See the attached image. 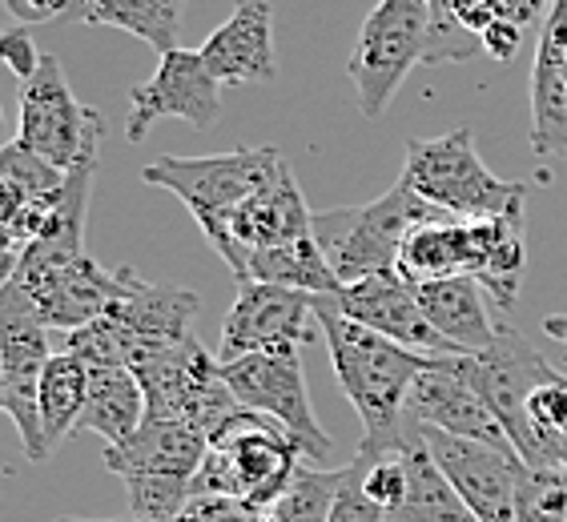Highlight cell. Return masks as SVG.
I'll return each instance as SVG.
<instances>
[{
    "label": "cell",
    "mask_w": 567,
    "mask_h": 522,
    "mask_svg": "<svg viewBox=\"0 0 567 522\" xmlns=\"http://www.w3.org/2000/svg\"><path fill=\"white\" fill-rule=\"evenodd\" d=\"M56 522H121V519H56ZM130 522V519H125Z\"/></svg>",
    "instance_id": "cell-43"
},
{
    "label": "cell",
    "mask_w": 567,
    "mask_h": 522,
    "mask_svg": "<svg viewBox=\"0 0 567 522\" xmlns=\"http://www.w3.org/2000/svg\"><path fill=\"white\" fill-rule=\"evenodd\" d=\"M419 305L431 326L447 337L458 354H483L495 342L499 322L492 317V294L475 278H443V282L415 285Z\"/></svg>",
    "instance_id": "cell-24"
},
{
    "label": "cell",
    "mask_w": 567,
    "mask_h": 522,
    "mask_svg": "<svg viewBox=\"0 0 567 522\" xmlns=\"http://www.w3.org/2000/svg\"><path fill=\"white\" fill-rule=\"evenodd\" d=\"M451 9H455V17L463 24H467L471 33H487L495 21H503L507 12H503L499 0H451Z\"/></svg>",
    "instance_id": "cell-40"
},
{
    "label": "cell",
    "mask_w": 567,
    "mask_h": 522,
    "mask_svg": "<svg viewBox=\"0 0 567 522\" xmlns=\"http://www.w3.org/2000/svg\"><path fill=\"white\" fill-rule=\"evenodd\" d=\"M270 282V285H290L302 294H339L342 282L330 258L322 253V246L310 238L286 241L274 250H254L246 253V282Z\"/></svg>",
    "instance_id": "cell-29"
},
{
    "label": "cell",
    "mask_w": 567,
    "mask_h": 522,
    "mask_svg": "<svg viewBox=\"0 0 567 522\" xmlns=\"http://www.w3.org/2000/svg\"><path fill=\"white\" fill-rule=\"evenodd\" d=\"M515 519L519 522H567V487L559 470L527 467L519 470L515 490Z\"/></svg>",
    "instance_id": "cell-34"
},
{
    "label": "cell",
    "mask_w": 567,
    "mask_h": 522,
    "mask_svg": "<svg viewBox=\"0 0 567 522\" xmlns=\"http://www.w3.org/2000/svg\"><path fill=\"white\" fill-rule=\"evenodd\" d=\"M330 522H386V511H382L374 499H367L354 462H350L347 474H342V487H339V499H334V511H330Z\"/></svg>",
    "instance_id": "cell-35"
},
{
    "label": "cell",
    "mask_w": 567,
    "mask_h": 522,
    "mask_svg": "<svg viewBox=\"0 0 567 522\" xmlns=\"http://www.w3.org/2000/svg\"><path fill=\"white\" fill-rule=\"evenodd\" d=\"M458 358H431V366L419 374L411 394H406V418L419 426H431V430H443V435L471 438V442L495 447L503 455H515L503 426L495 422V414L483 406V398L467 382Z\"/></svg>",
    "instance_id": "cell-14"
},
{
    "label": "cell",
    "mask_w": 567,
    "mask_h": 522,
    "mask_svg": "<svg viewBox=\"0 0 567 522\" xmlns=\"http://www.w3.org/2000/svg\"><path fill=\"white\" fill-rule=\"evenodd\" d=\"M399 455L406 462V499L399 511L386 514V522H480L463 494L451 487V479L439 470L435 455L426 447L423 426H411V435L399 442Z\"/></svg>",
    "instance_id": "cell-25"
},
{
    "label": "cell",
    "mask_w": 567,
    "mask_h": 522,
    "mask_svg": "<svg viewBox=\"0 0 567 522\" xmlns=\"http://www.w3.org/2000/svg\"><path fill=\"white\" fill-rule=\"evenodd\" d=\"M69 169L44 161L41 153L24 149L17 137H12L4 149H0V213L9 209H21L29 201H49L65 189Z\"/></svg>",
    "instance_id": "cell-31"
},
{
    "label": "cell",
    "mask_w": 567,
    "mask_h": 522,
    "mask_svg": "<svg viewBox=\"0 0 567 522\" xmlns=\"http://www.w3.org/2000/svg\"><path fill=\"white\" fill-rule=\"evenodd\" d=\"M221 85H258L278 76L270 0H234V12L197 49Z\"/></svg>",
    "instance_id": "cell-19"
},
{
    "label": "cell",
    "mask_w": 567,
    "mask_h": 522,
    "mask_svg": "<svg viewBox=\"0 0 567 522\" xmlns=\"http://www.w3.org/2000/svg\"><path fill=\"white\" fill-rule=\"evenodd\" d=\"M145 390V414L150 418H174L206 430L209 438L241 410L234 390H229L221 358H214L197 334H189L177 346H162L145 354L133 366Z\"/></svg>",
    "instance_id": "cell-7"
},
{
    "label": "cell",
    "mask_w": 567,
    "mask_h": 522,
    "mask_svg": "<svg viewBox=\"0 0 567 522\" xmlns=\"http://www.w3.org/2000/svg\"><path fill=\"white\" fill-rule=\"evenodd\" d=\"M174 117L194 129H209L221 117V81L209 73L206 56L174 49L157 56V73L130 93V142H145L157 121Z\"/></svg>",
    "instance_id": "cell-13"
},
{
    "label": "cell",
    "mask_w": 567,
    "mask_h": 522,
    "mask_svg": "<svg viewBox=\"0 0 567 522\" xmlns=\"http://www.w3.org/2000/svg\"><path fill=\"white\" fill-rule=\"evenodd\" d=\"M221 370H226V382H229V390H234V398H238V406H246V410L262 414V418L282 426L315 467L327 462L334 442H330V435L315 418L298 349L241 354V358L221 362Z\"/></svg>",
    "instance_id": "cell-9"
},
{
    "label": "cell",
    "mask_w": 567,
    "mask_h": 522,
    "mask_svg": "<svg viewBox=\"0 0 567 522\" xmlns=\"http://www.w3.org/2000/svg\"><path fill=\"white\" fill-rule=\"evenodd\" d=\"M318 297L290 285L270 282H238V297L221 322L218 358H241V354H270V349H298L315 337Z\"/></svg>",
    "instance_id": "cell-12"
},
{
    "label": "cell",
    "mask_w": 567,
    "mask_h": 522,
    "mask_svg": "<svg viewBox=\"0 0 567 522\" xmlns=\"http://www.w3.org/2000/svg\"><path fill=\"white\" fill-rule=\"evenodd\" d=\"M399 181L451 218H499L527 201V189L519 181H503L483 165V157L475 153V133L467 125L443 137L406 142Z\"/></svg>",
    "instance_id": "cell-6"
},
{
    "label": "cell",
    "mask_w": 567,
    "mask_h": 522,
    "mask_svg": "<svg viewBox=\"0 0 567 522\" xmlns=\"http://www.w3.org/2000/svg\"><path fill=\"white\" fill-rule=\"evenodd\" d=\"M499 4H503V12H507V21L532 24V21H539L544 12H551L556 0H499Z\"/></svg>",
    "instance_id": "cell-41"
},
{
    "label": "cell",
    "mask_w": 567,
    "mask_h": 522,
    "mask_svg": "<svg viewBox=\"0 0 567 522\" xmlns=\"http://www.w3.org/2000/svg\"><path fill=\"white\" fill-rule=\"evenodd\" d=\"M302 447L282 426L241 406L218 435L209 438L206 462L197 470L194 494H226L270 511L302 470Z\"/></svg>",
    "instance_id": "cell-5"
},
{
    "label": "cell",
    "mask_w": 567,
    "mask_h": 522,
    "mask_svg": "<svg viewBox=\"0 0 567 522\" xmlns=\"http://www.w3.org/2000/svg\"><path fill=\"white\" fill-rule=\"evenodd\" d=\"M0 56H4V65L12 69L17 81H29L44 61V53L33 44V33H29V29H9V33L0 36Z\"/></svg>",
    "instance_id": "cell-37"
},
{
    "label": "cell",
    "mask_w": 567,
    "mask_h": 522,
    "mask_svg": "<svg viewBox=\"0 0 567 522\" xmlns=\"http://www.w3.org/2000/svg\"><path fill=\"white\" fill-rule=\"evenodd\" d=\"M202 310V297L177 285H153L145 278H137V270L125 265V282L121 294L110 302L105 314H113L121 326L130 330L142 346V358L162 346H177L194 334V317Z\"/></svg>",
    "instance_id": "cell-21"
},
{
    "label": "cell",
    "mask_w": 567,
    "mask_h": 522,
    "mask_svg": "<svg viewBox=\"0 0 567 522\" xmlns=\"http://www.w3.org/2000/svg\"><path fill=\"white\" fill-rule=\"evenodd\" d=\"M318 330L327 337L334 378H339L347 403L362 418L359 455L379 458L399 450V442L415 426L406 418V394L439 354H419V349H406L391 337L350 322L334 294L318 297Z\"/></svg>",
    "instance_id": "cell-1"
},
{
    "label": "cell",
    "mask_w": 567,
    "mask_h": 522,
    "mask_svg": "<svg viewBox=\"0 0 567 522\" xmlns=\"http://www.w3.org/2000/svg\"><path fill=\"white\" fill-rule=\"evenodd\" d=\"M101 133H105L101 113L73 97L61 61L53 53H44L41 69L29 81H21V129H17V142L24 149L41 153L44 161L73 169L85 153L101 149Z\"/></svg>",
    "instance_id": "cell-11"
},
{
    "label": "cell",
    "mask_w": 567,
    "mask_h": 522,
    "mask_svg": "<svg viewBox=\"0 0 567 522\" xmlns=\"http://www.w3.org/2000/svg\"><path fill=\"white\" fill-rule=\"evenodd\" d=\"M463 374L475 386V394L483 398V406L495 414V422L503 426L507 442L515 447V455L524 458L527 467L556 470L564 458L567 442L556 447L547 442L532 422V398L544 386L556 366H547V358L527 342L524 334L507 322H499L495 342L483 354H463Z\"/></svg>",
    "instance_id": "cell-4"
},
{
    "label": "cell",
    "mask_w": 567,
    "mask_h": 522,
    "mask_svg": "<svg viewBox=\"0 0 567 522\" xmlns=\"http://www.w3.org/2000/svg\"><path fill=\"white\" fill-rule=\"evenodd\" d=\"M89 403V366L81 358H73L69 349L53 354L49 366H44L41 378V435H44V450L53 455L69 435L81 430V414Z\"/></svg>",
    "instance_id": "cell-30"
},
{
    "label": "cell",
    "mask_w": 567,
    "mask_h": 522,
    "mask_svg": "<svg viewBox=\"0 0 567 522\" xmlns=\"http://www.w3.org/2000/svg\"><path fill=\"white\" fill-rule=\"evenodd\" d=\"M49 334L53 330L37 322L29 297L12 282H4V290H0V410L12 418L24 442V455L33 462L49 458L41 435V406H37L44 366L53 358Z\"/></svg>",
    "instance_id": "cell-10"
},
{
    "label": "cell",
    "mask_w": 567,
    "mask_h": 522,
    "mask_svg": "<svg viewBox=\"0 0 567 522\" xmlns=\"http://www.w3.org/2000/svg\"><path fill=\"white\" fill-rule=\"evenodd\" d=\"M290 169L278 145H241L218 157H157L142 169L145 186L169 189L186 201L209 246L226 238V221L250 197L270 189Z\"/></svg>",
    "instance_id": "cell-2"
},
{
    "label": "cell",
    "mask_w": 567,
    "mask_h": 522,
    "mask_svg": "<svg viewBox=\"0 0 567 522\" xmlns=\"http://www.w3.org/2000/svg\"><path fill=\"white\" fill-rule=\"evenodd\" d=\"M426 12L431 0H379L362 21L347 65L362 117H382L391 109L394 93L403 88L406 73L423 65Z\"/></svg>",
    "instance_id": "cell-8"
},
{
    "label": "cell",
    "mask_w": 567,
    "mask_h": 522,
    "mask_svg": "<svg viewBox=\"0 0 567 522\" xmlns=\"http://www.w3.org/2000/svg\"><path fill=\"white\" fill-rule=\"evenodd\" d=\"M564 442H567V430H564Z\"/></svg>",
    "instance_id": "cell-45"
},
{
    "label": "cell",
    "mask_w": 567,
    "mask_h": 522,
    "mask_svg": "<svg viewBox=\"0 0 567 522\" xmlns=\"http://www.w3.org/2000/svg\"><path fill=\"white\" fill-rule=\"evenodd\" d=\"M334 297L350 322L391 337L399 346L419 349V354H439V358H458V349L431 326V317L419 305V290L403 273H374V278L342 285Z\"/></svg>",
    "instance_id": "cell-16"
},
{
    "label": "cell",
    "mask_w": 567,
    "mask_h": 522,
    "mask_svg": "<svg viewBox=\"0 0 567 522\" xmlns=\"http://www.w3.org/2000/svg\"><path fill=\"white\" fill-rule=\"evenodd\" d=\"M544 334L556 337L559 346H567V314H547L544 317Z\"/></svg>",
    "instance_id": "cell-42"
},
{
    "label": "cell",
    "mask_w": 567,
    "mask_h": 522,
    "mask_svg": "<svg viewBox=\"0 0 567 522\" xmlns=\"http://www.w3.org/2000/svg\"><path fill=\"white\" fill-rule=\"evenodd\" d=\"M266 511L250 507L241 499H226V494H197L186 511L177 514L174 522H262Z\"/></svg>",
    "instance_id": "cell-36"
},
{
    "label": "cell",
    "mask_w": 567,
    "mask_h": 522,
    "mask_svg": "<svg viewBox=\"0 0 567 522\" xmlns=\"http://www.w3.org/2000/svg\"><path fill=\"white\" fill-rule=\"evenodd\" d=\"M532 149L535 157H567V0H556L539 33L532 69Z\"/></svg>",
    "instance_id": "cell-22"
},
{
    "label": "cell",
    "mask_w": 567,
    "mask_h": 522,
    "mask_svg": "<svg viewBox=\"0 0 567 522\" xmlns=\"http://www.w3.org/2000/svg\"><path fill=\"white\" fill-rule=\"evenodd\" d=\"M471 218H439L419 226L399 250V273L411 285L471 278Z\"/></svg>",
    "instance_id": "cell-27"
},
{
    "label": "cell",
    "mask_w": 567,
    "mask_h": 522,
    "mask_svg": "<svg viewBox=\"0 0 567 522\" xmlns=\"http://www.w3.org/2000/svg\"><path fill=\"white\" fill-rule=\"evenodd\" d=\"M310 233H315V213L298 189L295 169H286L270 189L234 209V218L226 221V238L214 246V253L229 265L234 282H246V253L274 250V246L310 238Z\"/></svg>",
    "instance_id": "cell-18"
},
{
    "label": "cell",
    "mask_w": 567,
    "mask_h": 522,
    "mask_svg": "<svg viewBox=\"0 0 567 522\" xmlns=\"http://www.w3.org/2000/svg\"><path fill=\"white\" fill-rule=\"evenodd\" d=\"M556 470L564 474V487H567V450H564V458H559V467H556Z\"/></svg>",
    "instance_id": "cell-44"
},
{
    "label": "cell",
    "mask_w": 567,
    "mask_h": 522,
    "mask_svg": "<svg viewBox=\"0 0 567 522\" xmlns=\"http://www.w3.org/2000/svg\"><path fill=\"white\" fill-rule=\"evenodd\" d=\"M29 297V310L37 314V322L49 330H61V334H73V330L97 322L110 302L121 294V282H125V270H105L97 258H76L73 265H61V270H44L29 273V278H4Z\"/></svg>",
    "instance_id": "cell-17"
},
{
    "label": "cell",
    "mask_w": 567,
    "mask_h": 522,
    "mask_svg": "<svg viewBox=\"0 0 567 522\" xmlns=\"http://www.w3.org/2000/svg\"><path fill=\"white\" fill-rule=\"evenodd\" d=\"M451 218L426 197H419L411 186L386 189L367 206H342L315 213V241L330 258L339 282H362L374 273H399V250L403 241L426 221Z\"/></svg>",
    "instance_id": "cell-3"
},
{
    "label": "cell",
    "mask_w": 567,
    "mask_h": 522,
    "mask_svg": "<svg viewBox=\"0 0 567 522\" xmlns=\"http://www.w3.org/2000/svg\"><path fill=\"white\" fill-rule=\"evenodd\" d=\"M347 467H302L282 499L262 514V522H330Z\"/></svg>",
    "instance_id": "cell-32"
},
{
    "label": "cell",
    "mask_w": 567,
    "mask_h": 522,
    "mask_svg": "<svg viewBox=\"0 0 567 522\" xmlns=\"http://www.w3.org/2000/svg\"><path fill=\"white\" fill-rule=\"evenodd\" d=\"M209 435L189 422H174V418H150L145 414L142 430L121 442V447H105V467L125 479H197V470L206 462Z\"/></svg>",
    "instance_id": "cell-20"
},
{
    "label": "cell",
    "mask_w": 567,
    "mask_h": 522,
    "mask_svg": "<svg viewBox=\"0 0 567 522\" xmlns=\"http://www.w3.org/2000/svg\"><path fill=\"white\" fill-rule=\"evenodd\" d=\"M4 9L21 24H49L73 17V0H4Z\"/></svg>",
    "instance_id": "cell-38"
},
{
    "label": "cell",
    "mask_w": 567,
    "mask_h": 522,
    "mask_svg": "<svg viewBox=\"0 0 567 522\" xmlns=\"http://www.w3.org/2000/svg\"><path fill=\"white\" fill-rule=\"evenodd\" d=\"M189 0H73V17L81 24L121 29L157 49V56L174 53L182 33V12Z\"/></svg>",
    "instance_id": "cell-28"
},
{
    "label": "cell",
    "mask_w": 567,
    "mask_h": 522,
    "mask_svg": "<svg viewBox=\"0 0 567 522\" xmlns=\"http://www.w3.org/2000/svg\"><path fill=\"white\" fill-rule=\"evenodd\" d=\"M483 53V36L471 33L458 21L451 0H431L426 12V44H423V65H463Z\"/></svg>",
    "instance_id": "cell-33"
},
{
    "label": "cell",
    "mask_w": 567,
    "mask_h": 522,
    "mask_svg": "<svg viewBox=\"0 0 567 522\" xmlns=\"http://www.w3.org/2000/svg\"><path fill=\"white\" fill-rule=\"evenodd\" d=\"M471 278L492 294L499 310H512L519 302L527 265V229L524 206L499 218H471Z\"/></svg>",
    "instance_id": "cell-23"
},
{
    "label": "cell",
    "mask_w": 567,
    "mask_h": 522,
    "mask_svg": "<svg viewBox=\"0 0 567 522\" xmlns=\"http://www.w3.org/2000/svg\"><path fill=\"white\" fill-rule=\"evenodd\" d=\"M519 44H524V24L515 21H495L487 33H483V53H492L495 61H515V53H519Z\"/></svg>",
    "instance_id": "cell-39"
},
{
    "label": "cell",
    "mask_w": 567,
    "mask_h": 522,
    "mask_svg": "<svg viewBox=\"0 0 567 522\" xmlns=\"http://www.w3.org/2000/svg\"><path fill=\"white\" fill-rule=\"evenodd\" d=\"M145 422V390L137 374L125 366H93L89 370V403L81 414V430L101 435L105 447L130 442Z\"/></svg>",
    "instance_id": "cell-26"
},
{
    "label": "cell",
    "mask_w": 567,
    "mask_h": 522,
    "mask_svg": "<svg viewBox=\"0 0 567 522\" xmlns=\"http://www.w3.org/2000/svg\"><path fill=\"white\" fill-rule=\"evenodd\" d=\"M426 447L435 455L439 470L451 479V487L463 494L480 522H519L515 519V490H519V470L524 458L503 455L495 447L471 442V438L443 435L423 426Z\"/></svg>",
    "instance_id": "cell-15"
}]
</instances>
